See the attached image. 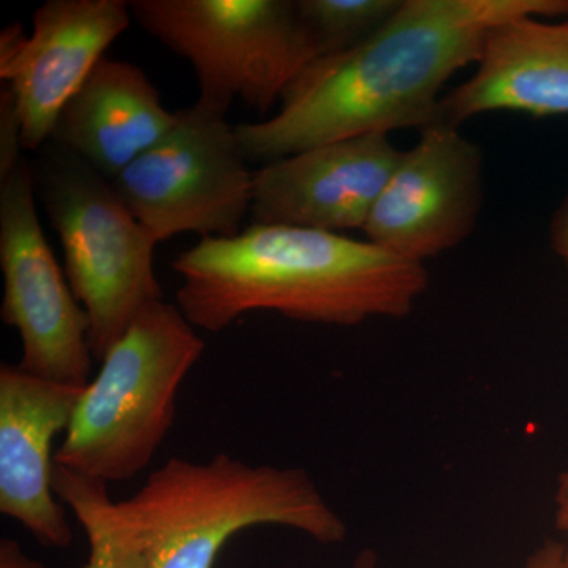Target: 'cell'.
Segmentation results:
<instances>
[{
	"instance_id": "obj_3",
	"label": "cell",
	"mask_w": 568,
	"mask_h": 568,
	"mask_svg": "<svg viewBox=\"0 0 568 568\" xmlns=\"http://www.w3.org/2000/svg\"><path fill=\"white\" fill-rule=\"evenodd\" d=\"M115 518L148 568H213L241 530L280 526L321 545L346 540L347 526L301 467L250 465L227 454L170 458Z\"/></svg>"
},
{
	"instance_id": "obj_10",
	"label": "cell",
	"mask_w": 568,
	"mask_h": 568,
	"mask_svg": "<svg viewBox=\"0 0 568 568\" xmlns=\"http://www.w3.org/2000/svg\"><path fill=\"white\" fill-rule=\"evenodd\" d=\"M403 151L388 134L328 142L254 171V223L364 231Z\"/></svg>"
},
{
	"instance_id": "obj_13",
	"label": "cell",
	"mask_w": 568,
	"mask_h": 568,
	"mask_svg": "<svg viewBox=\"0 0 568 568\" xmlns=\"http://www.w3.org/2000/svg\"><path fill=\"white\" fill-rule=\"evenodd\" d=\"M568 115V21L514 18L485 41L477 70L439 104V122L462 126L485 112Z\"/></svg>"
},
{
	"instance_id": "obj_16",
	"label": "cell",
	"mask_w": 568,
	"mask_h": 568,
	"mask_svg": "<svg viewBox=\"0 0 568 568\" xmlns=\"http://www.w3.org/2000/svg\"><path fill=\"white\" fill-rule=\"evenodd\" d=\"M403 0H297L298 18L321 55L349 50L386 24Z\"/></svg>"
},
{
	"instance_id": "obj_22",
	"label": "cell",
	"mask_w": 568,
	"mask_h": 568,
	"mask_svg": "<svg viewBox=\"0 0 568 568\" xmlns=\"http://www.w3.org/2000/svg\"><path fill=\"white\" fill-rule=\"evenodd\" d=\"M0 568H44L40 562L29 559L22 552L20 545L10 538H3L0 544Z\"/></svg>"
},
{
	"instance_id": "obj_1",
	"label": "cell",
	"mask_w": 568,
	"mask_h": 568,
	"mask_svg": "<svg viewBox=\"0 0 568 568\" xmlns=\"http://www.w3.org/2000/svg\"><path fill=\"white\" fill-rule=\"evenodd\" d=\"M568 14V0H403L375 33L321 55L265 121L239 123L248 162L282 160L328 142L439 122L444 85L478 61L489 32L514 18Z\"/></svg>"
},
{
	"instance_id": "obj_24",
	"label": "cell",
	"mask_w": 568,
	"mask_h": 568,
	"mask_svg": "<svg viewBox=\"0 0 568 568\" xmlns=\"http://www.w3.org/2000/svg\"><path fill=\"white\" fill-rule=\"evenodd\" d=\"M568 21V20H567Z\"/></svg>"
},
{
	"instance_id": "obj_7",
	"label": "cell",
	"mask_w": 568,
	"mask_h": 568,
	"mask_svg": "<svg viewBox=\"0 0 568 568\" xmlns=\"http://www.w3.org/2000/svg\"><path fill=\"white\" fill-rule=\"evenodd\" d=\"M248 164L226 112L196 100L112 185L156 244L186 233L233 239L253 207Z\"/></svg>"
},
{
	"instance_id": "obj_2",
	"label": "cell",
	"mask_w": 568,
	"mask_h": 568,
	"mask_svg": "<svg viewBox=\"0 0 568 568\" xmlns=\"http://www.w3.org/2000/svg\"><path fill=\"white\" fill-rule=\"evenodd\" d=\"M178 306L194 328L219 334L254 312L306 324L403 320L428 290L425 264L368 241L257 224L233 239H203L173 261Z\"/></svg>"
},
{
	"instance_id": "obj_23",
	"label": "cell",
	"mask_w": 568,
	"mask_h": 568,
	"mask_svg": "<svg viewBox=\"0 0 568 568\" xmlns=\"http://www.w3.org/2000/svg\"><path fill=\"white\" fill-rule=\"evenodd\" d=\"M351 568H379V558H377L376 551H373V549H362L355 556L353 567Z\"/></svg>"
},
{
	"instance_id": "obj_17",
	"label": "cell",
	"mask_w": 568,
	"mask_h": 568,
	"mask_svg": "<svg viewBox=\"0 0 568 568\" xmlns=\"http://www.w3.org/2000/svg\"><path fill=\"white\" fill-rule=\"evenodd\" d=\"M21 123L9 88L0 97V178L22 159Z\"/></svg>"
},
{
	"instance_id": "obj_5",
	"label": "cell",
	"mask_w": 568,
	"mask_h": 568,
	"mask_svg": "<svg viewBox=\"0 0 568 568\" xmlns=\"http://www.w3.org/2000/svg\"><path fill=\"white\" fill-rule=\"evenodd\" d=\"M33 173L61 241L67 280L91 321L93 358L102 362L133 321L163 301L153 268L156 242L112 182L73 153L51 144Z\"/></svg>"
},
{
	"instance_id": "obj_9",
	"label": "cell",
	"mask_w": 568,
	"mask_h": 568,
	"mask_svg": "<svg viewBox=\"0 0 568 568\" xmlns=\"http://www.w3.org/2000/svg\"><path fill=\"white\" fill-rule=\"evenodd\" d=\"M484 204V155L458 126L437 122L402 152L364 227L366 241L413 263L465 242Z\"/></svg>"
},
{
	"instance_id": "obj_6",
	"label": "cell",
	"mask_w": 568,
	"mask_h": 568,
	"mask_svg": "<svg viewBox=\"0 0 568 568\" xmlns=\"http://www.w3.org/2000/svg\"><path fill=\"white\" fill-rule=\"evenodd\" d=\"M130 10L193 67L197 102L226 114L235 100L265 114L321 58L291 0H133Z\"/></svg>"
},
{
	"instance_id": "obj_15",
	"label": "cell",
	"mask_w": 568,
	"mask_h": 568,
	"mask_svg": "<svg viewBox=\"0 0 568 568\" xmlns=\"http://www.w3.org/2000/svg\"><path fill=\"white\" fill-rule=\"evenodd\" d=\"M52 485L88 536L91 551L84 568H148L144 555L115 518V500L111 499L106 481L55 465Z\"/></svg>"
},
{
	"instance_id": "obj_19",
	"label": "cell",
	"mask_w": 568,
	"mask_h": 568,
	"mask_svg": "<svg viewBox=\"0 0 568 568\" xmlns=\"http://www.w3.org/2000/svg\"><path fill=\"white\" fill-rule=\"evenodd\" d=\"M523 568H568V556L562 541H545L530 552Z\"/></svg>"
},
{
	"instance_id": "obj_14",
	"label": "cell",
	"mask_w": 568,
	"mask_h": 568,
	"mask_svg": "<svg viewBox=\"0 0 568 568\" xmlns=\"http://www.w3.org/2000/svg\"><path fill=\"white\" fill-rule=\"evenodd\" d=\"M175 112L140 67L104 55L63 108L50 144L108 181L170 132Z\"/></svg>"
},
{
	"instance_id": "obj_8",
	"label": "cell",
	"mask_w": 568,
	"mask_h": 568,
	"mask_svg": "<svg viewBox=\"0 0 568 568\" xmlns=\"http://www.w3.org/2000/svg\"><path fill=\"white\" fill-rule=\"evenodd\" d=\"M36 190L26 156L0 178V316L20 335L22 372L85 387L95 361L91 321L44 237Z\"/></svg>"
},
{
	"instance_id": "obj_12",
	"label": "cell",
	"mask_w": 568,
	"mask_h": 568,
	"mask_svg": "<svg viewBox=\"0 0 568 568\" xmlns=\"http://www.w3.org/2000/svg\"><path fill=\"white\" fill-rule=\"evenodd\" d=\"M84 387L0 366V511L39 544L67 548L73 532L54 491L55 436L65 435Z\"/></svg>"
},
{
	"instance_id": "obj_18",
	"label": "cell",
	"mask_w": 568,
	"mask_h": 568,
	"mask_svg": "<svg viewBox=\"0 0 568 568\" xmlns=\"http://www.w3.org/2000/svg\"><path fill=\"white\" fill-rule=\"evenodd\" d=\"M29 36L20 22L9 26L0 36V73L10 69L11 63L20 58Z\"/></svg>"
},
{
	"instance_id": "obj_11",
	"label": "cell",
	"mask_w": 568,
	"mask_h": 568,
	"mask_svg": "<svg viewBox=\"0 0 568 568\" xmlns=\"http://www.w3.org/2000/svg\"><path fill=\"white\" fill-rule=\"evenodd\" d=\"M125 0H48L20 58L0 73L13 95L22 148L39 151L97 63L132 22Z\"/></svg>"
},
{
	"instance_id": "obj_4",
	"label": "cell",
	"mask_w": 568,
	"mask_h": 568,
	"mask_svg": "<svg viewBox=\"0 0 568 568\" xmlns=\"http://www.w3.org/2000/svg\"><path fill=\"white\" fill-rule=\"evenodd\" d=\"M204 349L178 305L145 308L82 388L55 465L106 484L141 474L173 429L179 390Z\"/></svg>"
},
{
	"instance_id": "obj_21",
	"label": "cell",
	"mask_w": 568,
	"mask_h": 568,
	"mask_svg": "<svg viewBox=\"0 0 568 568\" xmlns=\"http://www.w3.org/2000/svg\"><path fill=\"white\" fill-rule=\"evenodd\" d=\"M551 244L555 252L568 265V193L552 216Z\"/></svg>"
},
{
	"instance_id": "obj_20",
	"label": "cell",
	"mask_w": 568,
	"mask_h": 568,
	"mask_svg": "<svg viewBox=\"0 0 568 568\" xmlns=\"http://www.w3.org/2000/svg\"><path fill=\"white\" fill-rule=\"evenodd\" d=\"M552 517L555 528L560 534L564 549L568 556V469L560 473L556 480L555 496H552Z\"/></svg>"
}]
</instances>
